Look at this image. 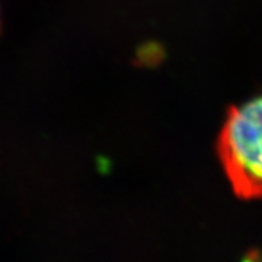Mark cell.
Wrapping results in <instances>:
<instances>
[{"label":"cell","mask_w":262,"mask_h":262,"mask_svg":"<svg viewBox=\"0 0 262 262\" xmlns=\"http://www.w3.org/2000/svg\"><path fill=\"white\" fill-rule=\"evenodd\" d=\"M217 155L234 195L262 198V96L230 108L217 139Z\"/></svg>","instance_id":"obj_1"}]
</instances>
